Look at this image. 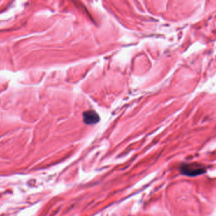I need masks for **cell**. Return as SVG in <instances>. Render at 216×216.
Segmentation results:
<instances>
[{
  "instance_id": "obj_2",
  "label": "cell",
  "mask_w": 216,
  "mask_h": 216,
  "mask_svg": "<svg viewBox=\"0 0 216 216\" xmlns=\"http://www.w3.org/2000/svg\"><path fill=\"white\" fill-rule=\"evenodd\" d=\"M100 117L98 113L93 110H87L83 113V120L87 125H93L100 121Z\"/></svg>"
},
{
  "instance_id": "obj_1",
  "label": "cell",
  "mask_w": 216,
  "mask_h": 216,
  "mask_svg": "<svg viewBox=\"0 0 216 216\" xmlns=\"http://www.w3.org/2000/svg\"><path fill=\"white\" fill-rule=\"evenodd\" d=\"M180 171L182 174L186 176L195 177L206 173V168L200 164L196 163L183 164L180 167Z\"/></svg>"
}]
</instances>
